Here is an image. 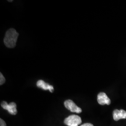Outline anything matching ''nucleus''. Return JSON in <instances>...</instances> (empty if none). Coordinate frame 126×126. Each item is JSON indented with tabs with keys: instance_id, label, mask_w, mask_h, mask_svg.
I'll list each match as a JSON object with an SVG mask.
<instances>
[{
	"instance_id": "1",
	"label": "nucleus",
	"mask_w": 126,
	"mask_h": 126,
	"mask_svg": "<svg viewBox=\"0 0 126 126\" xmlns=\"http://www.w3.org/2000/svg\"><path fill=\"white\" fill-rule=\"evenodd\" d=\"M19 34L15 29L11 28L8 30L4 39L5 45L8 48H14L16 46Z\"/></svg>"
},
{
	"instance_id": "2",
	"label": "nucleus",
	"mask_w": 126,
	"mask_h": 126,
	"mask_svg": "<svg viewBox=\"0 0 126 126\" xmlns=\"http://www.w3.org/2000/svg\"><path fill=\"white\" fill-rule=\"evenodd\" d=\"M64 123L67 126H78L81 124L82 120L79 116L74 114L65 118Z\"/></svg>"
},
{
	"instance_id": "3",
	"label": "nucleus",
	"mask_w": 126,
	"mask_h": 126,
	"mask_svg": "<svg viewBox=\"0 0 126 126\" xmlns=\"http://www.w3.org/2000/svg\"><path fill=\"white\" fill-rule=\"evenodd\" d=\"M1 107L5 110H7L12 115H15L17 113L16 104L14 102H11L9 104L7 103V102L3 101L1 103Z\"/></svg>"
},
{
	"instance_id": "4",
	"label": "nucleus",
	"mask_w": 126,
	"mask_h": 126,
	"mask_svg": "<svg viewBox=\"0 0 126 126\" xmlns=\"http://www.w3.org/2000/svg\"><path fill=\"white\" fill-rule=\"evenodd\" d=\"M64 106L65 108L67 109L71 112H75L77 113H80L82 112V109L75 105L74 102L71 100H67L64 102Z\"/></svg>"
},
{
	"instance_id": "5",
	"label": "nucleus",
	"mask_w": 126,
	"mask_h": 126,
	"mask_svg": "<svg viewBox=\"0 0 126 126\" xmlns=\"http://www.w3.org/2000/svg\"><path fill=\"white\" fill-rule=\"evenodd\" d=\"M97 102L100 105H109L111 103L110 99L109 98L107 94L104 92H100L97 94Z\"/></svg>"
},
{
	"instance_id": "6",
	"label": "nucleus",
	"mask_w": 126,
	"mask_h": 126,
	"mask_svg": "<svg viewBox=\"0 0 126 126\" xmlns=\"http://www.w3.org/2000/svg\"><path fill=\"white\" fill-rule=\"evenodd\" d=\"M113 117L115 121H118L120 119H126V111L123 109L114 110L113 112Z\"/></svg>"
},
{
	"instance_id": "7",
	"label": "nucleus",
	"mask_w": 126,
	"mask_h": 126,
	"mask_svg": "<svg viewBox=\"0 0 126 126\" xmlns=\"http://www.w3.org/2000/svg\"><path fill=\"white\" fill-rule=\"evenodd\" d=\"M36 85L38 88H42L44 90H48L51 92H53L54 91V88L53 86L45 82L43 80H39L36 83Z\"/></svg>"
},
{
	"instance_id": "8",
	"label": "nucleus",
	"mask_w": 126,
	"mask_h": 126,
	"mask_svg": "<svg viewBox=\"0 0 126 126\" xmlns=\"http://www.w3.org/2000/svg\"><path fill=\"white\" fill-rule=\"evenodd\" d=\"M5 82V79L4 75H2V73L0 74V85H2V84H4Z\"/></svg>"
},
{
	"instance_id": "9",
	"label": "nucleus",
	"mask_w": 126,
	"mask_h": 126,
	"mask_svg": "<svg viewBox=\"0 0 126 126\" xmlns=\"http://www.w3.org/2000/svg\"><path fill=\"white\" fill-rule=\"evenodd\" d=\"M0 126H7L5 122L2 119H0Z\"/></svg>"
},
{
	"instance_id": "10",
	"label": "nucleus",
	"mask_w": 126,
	"mask_h": 126,
	"mask_svg": "<svg viewBox=\"0 0 126 126\" xmlns=\"http://www.w3.org/2000/svg\"><path fill=\"white\" fill-rule=\"evenodd\" d=\"M81 126H94V125L91 123H85L83 124H82Z\"/></svg>"
}]
</instances>
